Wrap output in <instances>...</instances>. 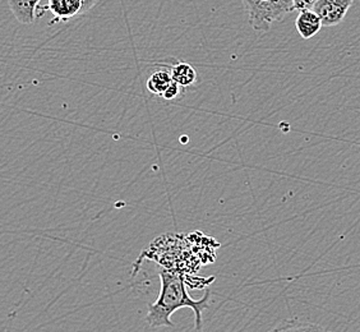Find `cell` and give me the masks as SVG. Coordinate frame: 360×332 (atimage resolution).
<instances>
[{
    "label": "cell",
    "mask_w": 360,
    "mask_h": 332,
    "mask_svg": "<svg viewBox=\"0 0 360 332\" xmlns=\"http://www.w3.org/2000/svg\"><path fill=\"white\" fill-rule=\"evenodd\" d=\"M170 70H172L174 82L178 83L183 89L192 86L197 81V72L188 63H175Z\"/></svg>",
    "instance_id": "8"
},
{
    "label": "cell",
    "mask_w": 360,
    "mask_h": 332,
    "mask_svg": "<svg viewBox=\"0 0 360 332\" xmlns=\"http://www.w3.org/2000/svg\"><path fill=\"white\" fill-rule=\"evenodd\" d=\"M319 0H292L294 11H312Z\"/></svg>",
    "instance_id": "10"
},
{
    "label": "cell",
    "mask_w": 360,
    "mask_h": 332,
    "mask_svg": "<svg viewBox=\"0 0 360 332\" xmlns=\"http://www.w3.org/2000/svg\"><path fill=\"white\" fill-rule=\"evenodd\" d=\"M267 332H328L325 327L312 322H289L283 326H277Z\"/></svg>",
    "instance_id": "9"
},
{
    "label": "cell",
    "mask_w": 360,
    "mask_h": 332,
    "mask_svg": "<svg viewBox=\"0 0 360 332\" xmlns=\"http://www.w3.org/2000/svg\"><path fill=\"white\" fill-rule=\"evenodd\" d=\"M248 22L257 32L270 31L275 22L294 12L292 0H242Z\"/></svg>",
    "instance_id": "2"
},
{
    "label": "cell",
    "mask_w": 360,
    "mask_h": 332,
    "mask_svg": "<svg viewBox=\"0 0 360 332\" xmlns=\"http://www.w3.org/2000/svg\"><path fill=\"white\" fill-rule=\"evenodd\" d=\"M180 89H181V86H179L176 82H172V84L167 87V90L162 94V98H165L167 101H172L174 98H176V97L179 96Z\"/></svg>",
    "instance_id": "11"
},
{
    "label": "cell",
    "mask_w": 360,
    "mask_h": 332,
    "mask_svg": "<svg viewBox=\"0 0 360 332\" xmlns=\"http://www.w3.org/2000/svg\"><path fill=\"white\" fill-rule=\"evenodd\" d=\"M40 0H9V7L17 21L22 25H31L35 21Z\"/></svg>",
    "instance_id": "6"
},
{
    "label": "cell",
    "mask_w": 360,
    "mask_h": 332,
    "mask_svg": "<svg viewBox=\"0 0 360 332\" xmlns=\"http://www.w3.org/2000/svg\"><path fill=\"white\" fill-rule=\"evenodd\" d=\"M322 26H323L322 20L313 9L312 11L299 12L297 21H295L297 31L304 40H309V39H312L313 36L317 35Z\"/></svg>",
    "instance_id": "5"
},
{
    "label": "cell",
    "mask_w": 360,
    "mask_h": 332,
    "mask_svg": "<svg viewBox=\"0 0 360 332\" xmlns=\"http://www.w3.org/2000/svg\"><path fill=\"white\" fill-rule=\"evenodd\" d=\"M82 0H49L46 9L53 14L54 22H68L82 14Z\"/></svg>",
    "instance_id": "4"
},
{
    "label": "cell",
    "mask_w": 360,
    "mask_h": 332,
    "mask_svg": "<svg viewBox=\"0 0 360 332\" xmlns=\"http://www.w3.org/2000/svg\"><path fill=\"white\" fill-rule=\"evenodd\" d=\"M96 1L97 0H82V3H84L82 13H86V12H89V11H91L92 8L95 7Z\"/></svg>",
    "instance_id": "12"
},
{
    "label": "cell",
    "mask_w": 360,
    "mask_h": 332,
    "mask_svg": "<svg viewBox=\"0 0 360 332\" xmlns=\"http://www.w3.org/2000/svg\"><path fill=\"white\" fill-rule=\"evenodd\" d=\"M172 82H173L172 70L162 68V70H155L151 73V76L148 77L147 89L153 95L162 96V94L167 90V87L172 84Z\"/></svg>",
    "instance_id": "7"
},
{
    "label": "cell",
    "mask_w": 360,
    "mask_h": 332,
    "mask_svg": "<svg viewBox=\"0 0 360 332\" xmlns=\"http://www.w3.org/2000/svg\"><path fill=\"white\" fill-rule=\"evenodd\" d=\"M354 0H319L313 11L319 14L326 27L336 26L344 21Z\"/></svg>",
    "instance_id": "3"
},
{
    "label": "cell",
    "mask_w": 360,
    "mask_h": 332,
    "mask_svg": "<svg viewBox=\"0 0 360 332\" xmlns=\"http://www.w3.org/2000/svg\"><path fill=\"white\" fill-rule=\"evenodd\" d=\"M159 275L161 289L156 302L148 305L146 317L148 326L153 328L174 327L172 314L181 308H191L195 313L197 328L201 330L202 313L210 307V290L205 297L194 300L188 294L186 280L179 271L162 269Z\"/></svg>",
    "instance_id": "1"
}]
</instances>
